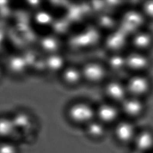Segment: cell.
<instances>
[{
	"label": "cell",
	"instance_id": "cell-5",
	"mask_svg": "<svg viewBox=\"0 0 153 153\" xmlns=\"http://www.w3.org/2000/svg\"><path fill=\"white\" fill-rule=\"evenodd\" d=\"M126 70L129 74H149L152 60L148 53L128 50L125 53Z\"/></svg>",
	"mask_w": 153,
	"mask_h": 153
},
{
	"label": "cell",
	"instance_id": "cell-10",
	"mask_svg": "<svg viewBox=\"0 0 153 153\" xmlns=\"http://www.w3.org/2000/svg\"><path fill=\"white\" fill-rule=\"evenodd\" d=\"M122 115L119 105L104 100L96 106V119L108 127H112Z\"/></svg>",
	"mask_w": 153,
	"mask_h": 153
},
{
	"label": "cell",
	"instance_id": "cell-12",
	"mask_svg": "<svg viewBox=\"0 0 153 153\" xmlns=\"http://www.w3.org/2000/svg\"><path fill=\"white\" fill-rule=\"evenodd\" d=\"M131 146L143 153L153 152V128L148 126L139 127Z\"/></svg>",
	"mask_w": 153,
	"mask_h": 153
},
{
	"label": "cell",
	"instance_id": "cell-20",
	"mask_svg": "<svg viewBox=\"0 0 153 153\" xmlns=\"http://www.w3.org/2000/svg\"><path fill=\"white\" fill-rule=\"evenodd\" d=\"M0 153H19V149L13 141L1 140L0 142Z\"/></svg>",
	"mask_w": 153,
	"mask_h": 153
},
{
	"label": "cell",
	"instance_id": "cell-13",
	"mask_svg": "<svg viewBox=\"0 0 153 153\" xmlns=\"http://www.w3.org/2000/svg\"><path fill=\"white\" fill-rule=\"evenodd\" d=\"M60 74L62 82L67 86L76 87L84 81L81 67L66 65Z\"/></svg>",
	"mask_w": 153,
	"mask_h": 153
},
{
	"label": "cell",
	"instance_id": "cell-3",
	"mask_svg": "<svg viewBox=\"0 0 153 153\" xmlns=\"http://www.w3.org/2000/svg\"><path fill=\"white\" fill-rule=\"evenodd\" d=\"M66 115L73 124L85 127L96 119V106L88 102H76L68 107Z\"/></svg>",
	"mask_w": 153,
	"mask_h": 153
},
{
	"label": "cell",
	"instance_id": "cell-18",
	"mask_svg": "<svg viewBox=\"0 0 153 153\" xmlns=\"http://www.w3.org/2000/svg\"><path fill=\"white\" fill-rule=\"evenodd\" d=\"M45 63L46 65V68L53 72L59 71L60 73L66 66L63 57L56 54H51V56L47 59Z\"/></svg>",
	"mask_w": 153,
	"mask_h": 153
},
{
	"label": "cell",
	"instance_id": "cell-16",
	"mask_svg": "<svg viewBox=\"0 0 153 153\" xmlns=\"http://www.w3.org/2000/svg\"><path fill=\"white\" fill-rule=\"evenodd\" d=\"M84 128L88 137L93 140H99L106 136L108 127L97 120L94 119Z\"/></svg>",
	"mask_w": 153,
	"mask_h": 153
},
{
	"label": "cell",
	"instance_id": "cell-8",
	"mask_svg": "<svg viewBox=\"0 0 153 153\" xmlns=\"http://www.w3.org/2000/svg\"><path fill=\"white\" fill-rule=\"evenodd\" d=\"M105 100L120 105L128 93L124 79L118 76H111L102 85Z\"/></svg>",
	"mask_w": 153,
	"mask_h": 153
},
{
	"label": "cell",
	"instance_id": "cell-7",
	"mask_svg": "<svg viewBox=\"0 0 153 153\" xmlns=\"http://www.w3.org/2000/svg\"><path fill=\"white\" fill-rule=\"evenodd\" d=\"M147 100L128 96L120 105L122 117L137 122L148 111Z\"/></svg>",
	"mask_w": 153,
	"mask_h": 153
},
{
	"label": "cell",
	"instance_id": "cell-4",
	"mask_svg": "<svg viewBox=\"0 0 153 153\" xmlns=\"http://www.w3.org/2000/svg\"><path fill=\"white\" fill-rule=\"evenodd\" d=\"M84 81L91 85H102L111 77L105 62L92 60L85 63L82 67Z\"/></svg>",
	"mask_w": 153,
	"mask_h": 153
},
{
	"label": "cell",
	"instance_id": "cell-6",
	"mask_svg": "<svg viewBox=\"0 0 153 153\" xmlns=\"http://www.w3.org/2000/svg\"><path fill=\"white\" fill-rule=\"evenodd\" d=\"M139 127L136 122L122 117L112 127L114 140L121 145H132Z\"/></svg>",
	"mask_w": 153,
	"mask_h": 153
},
{
	"label": "cell",
	"instance_id": "cell-14",
	"mask_svg": "<svg viewBox=\"0 0 153 153\" xmlns=\"http://www.w3.org/2000/svg\"><path fill=\"white\" fill-rule=\"evenodd\" d=\"M105 63L112 76H118L119 74L127 72L125 53L108 54Z\"/></svg>",
	"mask_w": 153,
	"mask_h": 153
},
{
	"label": "cell",
	"instance_id": "cell-2",
	"mask_svg": "<svg viewBox=\"0 0 153 153\" xmlns=\"http://www.w3.org/2000/svg\"><path fill=\"white\" fill-rule=\"evenodd\" d=\"M147 23L139 7L127 5L118 14V29L129 36L146 27Z\"/></svg>",
	"mask_w": 153,
	"mask_h": 153
},
{
	"label": "cell",
	"instance_id": "cell-9",
	"mask_svg": "<svg viewBox=\"0 0 153 153\" xmlns=\"http://www.w3.org/2000/svg\"><path fill=\"white\" fill-rule=\"evenodd\" d=\"M102 44L108 54L124 53L129 50V36L118 28L106 33Z\"/></svg>",
	"mask_w": 153,
	"mask_h": 153
},
{
	"label": "cell",
	"instance_id": "cell-17",
	"mask_svg": "<svg viewBox=\"0 0 153 153\" xmlns=\"http://www.w3.org/2000/svg\"><path fill=\"white\" fill-rule=\"evenodd\" d=\"M11 117L19 131L28 130L32 126V119L27 113L19 112Z\"/></svg>",
	"mask_w": 153,
	"mask_h": 153
},
{
	"label": "cell",
	"instance_id": "cell-11",
	"mask_svg": "<svg viewBox=\"0 0 153 153\" xmlns=\"http://www.w3.org/2000/svg\"><path fill=\"white\" fill-rule=\"evenodd\" d=\"M129 50L150 54L153 50V32L145 27L131 35Z\"/></svg>",
	"mask_w": 153,
	"mask_h": 153
},
{
	"label": "cell",
	"instance_id": "cell-21",
	"mask_svg": "<svg viewBox=\"0 0 153 153\" xmlns=\"http://www.w3.org/2000/svg\"><path fill=\"white\" fill-rule=\"evenodd\" d=\"M128 153H143V152H140V151H137V150H136V149L133 148V149H132L130 151H129Z\"/></svg>",
	"mask_w": 153,
	"mask_h": 153
},
{
	"label": "cell",
	"instance_id": "cell-15",
	"mask_svg": "<svg viewBox=\"0 0 153 153\" xmlns=\"http://www.w3.org/2000/svg\"><path fill=\"white\" fill-rule=\"evenodd\" d=\"M19 131L11 117H0V139L1 140L13 141Z\"/></svg>",
	"mask_w": 153,
	"mask_h": 153
},
{
	"label": "cell",
	"instance_id": "cell-19",
	"mask_svg": "<svg viewBox=\"0 0 153 153\" xmlns=\"http://www.w3.org/2000/svg\"><path fill=\"white\" fill-rule=\"evenodd\" d=\"M139 8L147 22H153V0L141 1Z\"/></svg>",
	"mask_w": 153,
	"mask_h": 153
},
{
	"label": "cell",
	"instance_id": "cell-1",
	"mask_svg": "<svg viewBox=\"0 0 153 153\" xmlns=\"http://www.w3.org/2000/svg\"><path fill=\"white\" fill-rule=\"evenodd\" d=\"M124 79L128 96L147 100L153 92V80L148 73L129 74Z\"/></svg>",
	"mask_w": 153,
	"mask_h": 153
},
{
	"label": "cell",
	"instance_id": "cell-22",
	"mask_svg": "<svg viewBox=\"0 0 153 153\" xmlns=\"http://www.w3.org/2000/svg\"><path fill=\"white\" fill-rule=\"evenodd\" d=\"M0 77H1V71H0Z\"/></svg>",
	"mask_w": 153,
	"mask_h": 153
}]
</instances>
